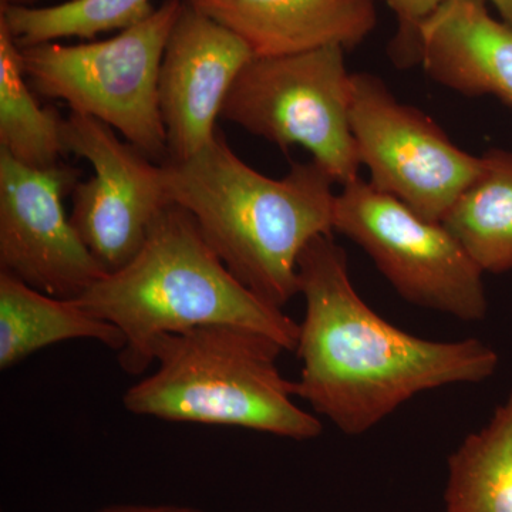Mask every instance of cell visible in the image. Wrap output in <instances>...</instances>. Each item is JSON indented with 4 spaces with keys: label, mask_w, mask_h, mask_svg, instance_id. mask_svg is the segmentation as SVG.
<instances>
[{
    "label": "cell",
    "mask_w": 512,
    "mask_h": 512,
    "mask_svg": "<svg viewBox=\"0 0 512 512\" xmlns=\"http://www.w3.org/2000/svg\"><path fill=\"white\" fill-rule=\"evenodd\" d=\"M349 117L369 183L424 220L443 222L480 174L483 158L454 144L424 111L397 100L375 74L352 73Z\"/></svg>",
    "instance_id": "obj_8"
},
{
    "label": "cell",
    "mask_w": 512,
    "mask_h": 512,
    "mask_svg": "<svg viewBox=\"0 0 512 512\" xmlns=\"http://www.w3.org/2000/svg\"><path fill=\"white\" fill-rule=\"evenodd\" d=\"M497 10L500 19L512 26V0H487Z\"/></svg>",
    "instance_id": "obj_21"
},
{
    "label": "cell",
    "mask_w": 512,
    "mask_h": 512,
    "mask_svg": "<svg viewBox=\"0 0 512 512\" xmlns=\"http://www.w3.org/2000/svg\"><path fill=\"white\" fill-rule=\"evenodd\" d=\"M419 64L433 82L512 106V26L487 0H447L419 29Z\"/></svg>",
    "instance_id": "obj_13"
},
{
    "label": "cell",
    "mask_w": 512,
    "mask_h": 512,
    "mask_svg": "<svg viewBox=\"0 0 512 512\" xmlns=\"http://www.w3.org/2000/svg\"><path fill=\"white\" fill-rule=\"evenodd\" d=\"M74 339L96 340L117 353L126 345L117 326L93 315L76 299L47 295L0 271V369Z\"/></svg>",
    "instance_id": "obj_14"
},
{
    "label": "cell",
    "mask_w": 512,
    "mask_h": 512,
    "mask_svg": "<svg viewBox=\"0 0 512 512\" xmlns=\"http://www.w3.org/2000/svg\"><path fill=\"white\" fill-rule=\"evenodd\" d=\"M151 0H69L49 8L0 6L20 49L67 37L93 39L101 33L126 30L153 15Z\"/></svg>",
    "instance_id": "obj_18"
},
{
    "label": "cell",
    "mask_w": 512,
    "mask_h": 512,
    "mask_svg": "<svg viewBox=\"0 0 512 512\" xmlns=\"http://www.w3.org/2000/svg\"><path fill=\"white\" fill-rule=\"evenodd\" d=\"M340 46L254 57L232 84L221 117L281 150L306 148L335 184L359 178L350 80Z\"/></svg>",
    "instance_id": "obj_6"
},
{
    "label": "cell",
    "mask_w": 512,
    "mask_h": 512,
    "mask_svg": "<svg viewBox=\"0 0 512 512\" xmlns=\"http://www.w3.org/2000/svg\"><path fill=\"white\" fill-rule=\"evenodd\" d=\"M76 301L123 332L121 369L140 376L154 365L164 335L229 325L268 336L295 352L299 323L269 305L229 272L190 212L170 204L126 265L109 272Z\"/></svg>",
    "instance_id": "obj_3"
},
{
    "label": "cell",
    "mask_w": 512,
    "mask_h": 512,
    "mask_svg": "<svg viewBox=\"0 0 512 512\" xmlns=\"http://www.w3.org/2000/svg\"><path fill=\"white\" fill-rule=\"evenodd\" d=\"M252 59L238 36L184 3L158 79L167 161L188 160L210 143L229 90Z\"/></svg>",
    "instance_id": "obj_11"
},
{
    "label": "cell",
    "mask_w": 512,
    "mask_h": 512,
    "mask_svg": "<svg viewBox=\"0 0 512 512\" xmlns=\"http://www.w3.org/2000/svg\"><path fill=\"white\" fill-rule=\"evenodd\" d=\"M447 0H386L396 16L397 30L390 43V59L399 69L419 64V29Z\"/></svg>",
    "instance_id": "obj_19"
},
{
    "label": "cell",
    "mask_w": 512,
    "mask_h": 512,
    "mask_svg": "<svg viewBox=\"0 0 512 512\" xmlns=\"http://www.w3.org/2000/svg\"><path fill=\"white\" fill-rule=\"evenodd\" d=\"M238 36L254 57L328 46L352 50L375 32V0H183Z\"/></svg>",
    "instance_id": "obj_12"
},
{
    "label": "cell",
    "mask_w": 512,
    "mask_h": 512,
    "mask_svg": "<svg viewBox=\"0 0 512 512\" xmlns=\"http://www.w3.org/2000/svg\"><path fill=\"white\" fill-rule=\"evenodd\" d=\"M77 183L69 165L28 167L0 150V271L63 299L79 298L109 274L64 211Z\"/></svg>",
    "instance_id": "obj_9"
},
{
    "label": "cell",
    "mask_w": 512,
    "mask_h": 512,
    "mask_svg": "<svg viewBox=\"0 0 512 512\" xmlns=\"http://www.w3.org/2000/svg\"><path fill=\"white\" fill-rule=\"evenodd\" d=\"M28 83L20 47L0 19V150L28 167H53L67 154L64 119L40 106Z\"/></svg>",
    "instance_id": "obj_17"
},
{
    "label": "cell",
    "mask_w": 512,
    "mask_h": 512,
    "mask_svg": "<svg viewBox=\"0 0 512 512\" xmlns=\"http://www.w3.org/2000/svg\"><path fill=\"white\" fill-rule=\"evenodd\" d=\"M279 343L239 326L210 325L164 335L153 346L156 370L124 393L127 412L173 423L210 424L316 439L318 417L295 403Z\"/></svg>",
    "instance_id": "obj_4"
},
{
    "label": "cell",
    "mask_w": 512,
    "mask_h": 512,
    "mask_svg": "<svg viewBox=\"0 0 512 512\" xmlns=\"http://www.w3.org/2000/svg\"><path fill=\"white\" fill-rule=\"evenodd\" d=\"M298 275L306 311L295 396L346 436L372 430L416 394L480 383L497 370V353L481 340L421 339L377 315L356 292L333 235L306 245Z\"/></svg>",
    "instance_id": "obj_1"
},
{
    "label": "cell",
    "mask_w": 512,
    "mask_h": 512,
    "mask_svg": "<svg viewBox=\"0 0 512 512\" xmlns=\"http://www.w3.org/2000/svg\"><path fill=\"white\" fill-rule=\"evenodd\" d=\"M63 138L67 154L84 158L94 170L72 191L70 221L106 271H117L140 251L151 225L170 205L163 165L83 114L64 119Z\"/></svg>",
    "instance_id": "obj_10"
},
{
    "label": "cell",
    "mask_w": 512,
    "mask_h": 512,
    "mask_svg": "<svg viewBox=\"0 0 512 512\" xmlns=\"http://www.w3.org/2000/svg\"><path fill=\"white\" fill-rule=\"evenodd\" d=\"M443 512H512V392L448 457Z\"/></svg>",
    "instance_id": "obj_16"
},
{
    "label": "cell",
    "mask_w": 512,
    "mask_h": 512,
    "mask_svg": "<svg viewBox=\"0 0 512 512\" xmlns=\"http://www.w3.org/2000/svg\"><path fill=\"white\" fill-rule=\"evenodd\" d=\"M36 0H0V6H26Z\"/></svg>",
    "instance_id": "obj_22"
},
{
    "label": "cell",
    "mask_w": 512,
    "mask_h": 512,
    "mask_svg": "<svg viewBox=\"0 0 512 512\" xmlns=\"http://www.w3.org/2000/svg\"><path fill=\"white\" fill-rule=\"evenodd\" d=\"M480 174L444 218L484 274L512 271V153L491 148Z\"/></svg>",
    "instance_id": "obj_15"
},
{
    "label": "cell",
    "mask_w": 512,
    "mask_h": 512,
    "mask_svg": "<svg viewBox=\"0 0 512 512\" xmlns=\"http://www.w3.org/2000/svg\"><path fill=\"white\" fill-rule=\"evenodd\" d=\"M183 6V0H165L150 18L99 42L25 47L20 49L23 70L37 93L103 121L163 164L168 148L158 79Z\"/></svg>",
    "instance_id": "obj_5"
},
{
    "label": "cell",
    "mask_w": 512,
    "mask_h": 512,
    "mask_svg": "<svg viewBox=\"0 0 512 512\" xmlns=\"http://www.w3.org/2000/svg\"><path fill=\"white\" fill-rule=\"evenodd\" d=\"M165 194L190 212L229 272L269 305L299 293L298 261L319 235H333L335 181L316 161L271 178L242 161L224 134L184 161H165Z\"/></svg>",
    "instance_id": "obj_2"
},
{
    "label": "cell",
    "mask_w": 512,
    "mask_h": 512,
    "mask_svg": "<svg viewBox=\"0 0 512 512\" xmlns=\"http://www.w3.org/2000/svg\"><path fill=\"white\" fill-rule=\"evenodd\" d=\"M96 512H204L185 505H143L121 504L111 505Z\"/></svg>",
    "instance_id": "obj_20"
},
{
    "label": "cell",
    "mask_w": 512,
    "mask_h": 512,
    "mask_svg": "<svg viewBox=\"0 0 512 512\" xmlns=\"http://www.w3.org/2000/svg\"><path fill=\"white\" fill-rule=\"evenodd\" d=\"M333 231L359 245L404 301L464 322L487 315L484 272L446 225L424 220L369 181L343 185Z\"/></svg>",
    "instance_id": "obj_7"
}]
</instances>
